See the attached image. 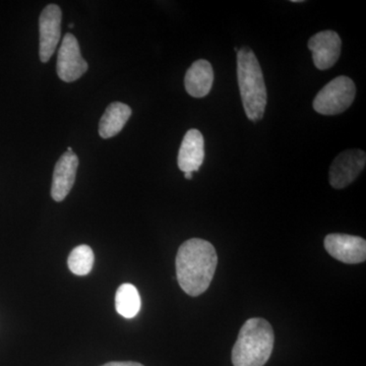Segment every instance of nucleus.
Masks as SVG:
<instances>
[{"instance_id":"1","label":"nucleus","mask_w":366,"mask_h":366,"mask_svg":"<svg viewBox=\"0 0 366 366\" xmlns=\"http://www.w3.org/2000/svg\"><path fill=\"white\" fill-rule=\"evenodd\" d=\"M175 264L180 287L187 295L197 297L208 290L215 274L218 257L212 243L192 238L180 245Z\"/></svg>"},{"instance_id":"2","label":"nucleus","mask_w":366,"mask_h":366,"mask_svg":"<svg viewBox=\"0 0 366 366\" xmlns=\"http://www.w3.org/2000/svg\"><path fill=\"white\" fill-rule=\"evenodd\" d=\"M274 342L273 327L268 320L259 317L247 320L233 346V365L264 366L273 352Z\"/></svg>"},{"instance_id":"3","label":"nucleus","mask_w":366,"mask_h":366,"mask_svg":"<svg viewBox=\"0 0 366 366\" xmlns=\"http://www.w3.org/2000/svg\"><path fill=\"white\" fill-rule=\"evenodd\" d=\"M237 79L245 114L252 122H259L266 110V84L259 60L247 46L237 52Z\"/></svg>"},{"instance_id":"4","label":"nucleus","mask_w":366,"mask_h":366,"mask_svg":"<svg viewBox=\"0 0 366 366\" xmlns=\"http://www.w3.org/2000/svg\"><path fill=\"white\" fill-rule=\"evenodd\" d=\"M355 95L352 79L345 76H337L319 92L312 106L320 114H340L352 105Z\"/></svg>"},{"instance_id":"5","label":"nucleus","mask_w":366,"mask_h":366,"mask_svg":"<svg viewBox=\"0 0 366 366\" xmlns=\"http://www.w3.org/2000/svg\"><path fill=\"white\" fill-rule=\"evenodd\" d=\"M89 66L81 57L78 40L72 34H66L57 55L56 71L59 79L72 83L88 71Z\"/></svg>"},{"instance_id":"6","label":"nucleus","mask_w":366,"mask_h":366,"mask_svg":"<svg viewBox=\"0 0 366 366\" xmlns=\"http://www.w3.org/2000/svg\"><path fill=\"white\" fill-rule=\"evenodd\" d=\"M366 164V155L361 150H347L337 156L330 167L329 180L334 189H342L356 179Z\"/></svg>"},{"instance_id":"7","label":"nucleus","mask_w":366,"mask_h":366,"mask_svg":"<svg viewBox=\"0 0 366 366\" xmlns=\"http://www.w3.org/2000/svg\"><path fill=\"white\" fill-rule=\"evenodd\" d=\"M325 249L344 264H360L366 259V242L360 236L333 233L325 238Z\"/></svg>"},{"instance_id":"8","label":"nucleus","mask_w":366,"mask_h":366,"mask_svg":"<svg viewBox=\"0 0 366 366\" xmlns=\"http://www.w3.org/2000/svg\"><path fill=\"white\" fill-rule=\"evenodd\" d=\"M61 9L56 4H49L43 9L39 18L40 59L49 61L60 39V25H61Z\"/></svg>"},{"instance_id":"9","label":"nucleus","mask_w":366,"mask_h":366,"mask_svg":"<svg viewBox=\"0 0 366 366\" xmlns=\"http://www.w3.org/2000/svg\"><path fill=\"white\" fill-rule=\"evenodd\" d=\"M308 49L312 53V60L317 69L326 71L338 61L341 54L340 36L335 31L327 30L315 34L308 41Z\"/></svg>"},{"instance_id":"10","label":"nucleus","mask_w":366,"mask_h":366,"mask_svg":"<svg viewBox=\"0 0 366 366\" xmlns=\"http://www.w3.org/2000/svg\"><path fill=\"white\" fill-rule=\"evenodd\" d=\"M79 158L72 151H66L55 165L53 171L51 197L55 202L64 201L76 182Z\"/></svg>"},{"instance_id":"11","label":"nucleus","mask_w":366,"mask_h":366,"mask_svg":"<svg viewBox=\"0 0 366 366\" xmlns=\"http://www.w3.org/2000/svg\"><path fill=\"white\" fill-rule=\"evenodd\" d=\"M204 159V141L203 134L197 129H189L183 137L179 153L178 167L182 172H197Z\"/></svg>"},{"instance_id":"12","label":"nucleus","mask_w":366,"mask_h":366,"mask_svg":"<svg viewBox=\"0 0 366 366\" xmlns=\"http://www.w3.org/2000/svg\"><path fill=\"white\" fill-rule=\"evenodd\" d=\"M213 67L208 60H197L185 74V90L192 97L203 98L208 95L213 86Z\"/></svg>"},{"instance_id":"13","label":"nucleus","mask_w":366,"mask_h":366,"mask_svg":"<svg viewBox=\"0 0 366 366\" xmlns=\"http://www.w3.org/2000/svg\"><path fill=\"white\" fill-rule=\"evenodd\" d=\"M132 108L122 102H113L106 108L99 122V134L102 139L117 136L132 117Z\"/></svg>"},{"instance_id":"14","label":"nucleus","mask_w":366,"mask_h":366,"mask_svg":"<svg viewBox=\"0 0 366 366\" xmlns=\"http://www.w3.org/2000/svg\"><path fill=\"white\" fill-rule=\"evenodd\" d=\"M142 300L139 291L132 284H122L115 295V308L125 319L137 317L141 310Z\"/></svg>"},{"instance_id":"15","label":"nucleus","mask_w":366,"mask_h":366,"mask_svg":"<svg viewBox=\"0 0 366 366\" xmlns=\"http://www.w3.org/2000/svg\"><path fill=\"white\" fill-rule=\"evenodd\" d=\"M67 264L72 273L78 276L90 274L94 264V252L88 245H79L71 250Z\"/></svg>"},{"instance_id":"16","label":"nucleus","mask_w":366,"mask_h":366,"mask_svg":"<svg viewBox=\"0 0 366 366\" xmlns=\"http://www.w3.org/2000/svg\"><path fill=\"white\" fill-rule=\"evenodd\" d=\"M102 366H144L141 363L132 362V361H124V362H108Z\"/></svg>"},{"instance_id":"17","label":"nucleus","mask_w":366,"mask_h":366,"mask_svg":"<svg viewBox=\"0 0 366 366\" xmlns=\"http://www.w3.org/2000/svg\"><path fill=\"white\" fill-rule=\"evenodd\" d=\"M184 177L187 178V179H192L194 175H192V172H187L184 173Z\"/></svg>"},{"instance_id":"18","label":"nucleus","mask_w":366,"mask_h":366,"mask_svg":"<svg viewBox=\"0 0 366 366\" xmlns=\"http://www.w3.org/2000/svg\"><path fill=\"white\" fill-rule=\"evenodd\" d=\"M74 24H69V28H74Z\"/></svg>"},{"instance_id":"19","label":"nucleus","mask_w":366,"mask_h":366,"mask_svg":"<svg viewBox=\"0 0 366 366\" xmlns=\"http://www.w3.org/2000/svg\"><path fill=\"white\" fill-rule=\"evenodd\" d=\"M234 50H235L236 52H238V48L237 47H235Z\"/></svg>"}]
</instances>
